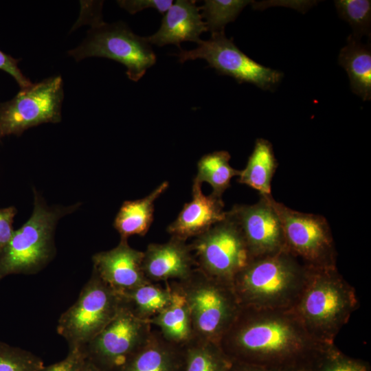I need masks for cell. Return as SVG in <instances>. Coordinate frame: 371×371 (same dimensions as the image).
Wrapping results in <instances>:
<instances>
[{
  "mask_svg": "<svg viewBox=\"0 0 371 371\" xmlns=\"http://www.w3.org/2000/svg\"><path fill=\"white\" fill-rule=\"evenodd\" d=\"M233 362L311 371L336 347L312 335L291 310L242 308L219 341Z\"/></svg>",
  "mask_w": 371,
  "mask_h": 371,
  "instance_id": "6da1fadb",
  "label": "cell"
},
{
  "mask_svg": "<svg viewBox=\"0 0 371 371\" xmlns=\"http://www.w3.org/2000/svg\"><path fill=\"white\" fill-rule=\"evenodd\" d=\"M309 269L287 250L253 259L234 278L242 308L291 310L306 283Z\"/></svg>",
  "mask_w": 371,
  "mask_h": 371,
  "instance_id": "7a4b0ae2",
  "label": "cell"
},
{
  "mask_svg": "<svg viewBox=\"0 0 371 371\" xmlns=\"http://www.w3.org/2000/svg\"><path fill=\"white\" fill-rule=\"evenodd\" d=\"M359 306L355 288L336 267L309 269L305 286L291 310L315 338L334 344L336 336Z\"/></svg>",
  "mask_w": 371,
  "mask_h": 371,
  "instance_id": "3957f363",
  "label": "cell"
},
{
  "mask_svg": "<svg viewBox=\"0 0 371 371\" xmlns=\"http://www.w3.org/2000/svg\"><path fill=\"white\" fill-rule=\"evenodd\" d=\"M34 210L30 218L14 231L0 252V281L11 274L36 273L54 257V232L58 221L76 210L69 207H49L34 190Z\"/></svg>",
  "mask_w": 371,
  "mask_h": 371,
  "instance_id": "277c9868",
  "label": "cell"
},
{
  "mask_svg": "<svg viewBox=\"0 0 371 371\" xmlns=\"http://www.w3.org/2000/svg\"><path fill=\"white\" fill-rule=\"evenodd\" d=\"M187 300L195 337L219 344L242 307L232 286L197 267L177 281Z\"/></svg>",
  "mask_w": 371,
  "mask_h": 371,
  "instance_id": "5b68a950",
  "label": "cell"
},
{
  "mask_svg": "<svg viewBox=\"0 0 371 371\" xmlns=\"http://www.w3.org/2000/svg\"><path fill=\"white\" fill-rule=\"evenodd\" d=\"M122 296L92 271L76 301L60 317L57 332L67 342L69 350H82L116 316Z\"/></svg>",
  "mask_w": 371,
  "mask_h": 371,
  "instance_id": "8992f818",
  "label": "cell"
},
{
  "mask_svg": "<svg viewBox=\"0 0 371 371\" xmlns=\"http://www.w3.org/2000/svg\"><path fill=\"white\" fill-rule=\"evenodd\" d=\"M68 54L77 62L89 57L117 61L126 67L128 78L134 82L156 63V55L146 37L136 35L121 21H102L91 26L84 41Z\"/></svg>",
  "mask_w": 371,
  "mask_h": 371,
  "instance_id": "52a82bcc",
  "label": "cell"
},
{
  "mask_svg": "<svg viewBox=\"0 0 371 371\" xmlns=\"http://www.w3.org/2000/svg\"><path fill=\"white\" fill-rule=\"evenodd\" d=\"M272 204L289 252L311 269L337 267L336 247L324 216L294 210L273 198Z\"/></svg>",
  "mask_w": 371,
  "mask_h": 371,
  "instance_id": "ba28073f",
  "label": "cell"
},
{
  "mask_svg": "<svg viewBox=\"0 0 371 371\" xmlns=\"http://www.w3.org/2000/svg\"><path fill=\"white\" fill-rule=\"evenodd\" d=\"M190 245L199 269L230 284L254 259L239 226L228 211L223 221Z\"/></svg>",
  "mask_w": 371,
  "mask_h": 371,
  "instance_id": "9c48e42d",
  "label": "cell"
},
{
  "mask_svg": "<svg viewBox=\"0 0 371 371\" xmlns=\"http://www.w3.org/2000/svg\"><path fill=\"white\" fill-rule=\"evenodd\" d=\"M63 98V79L54 76L32 83L12 100L0 103V142L43 123L60 122Z\"/></svg>",
  "mask_w": 371,
  "mask_h": 371,
  "instance_id": "30bf717a",
  "label": "cell"
},
{
  "mask_svg": "<svg viewBox=\"0 0 371 371\" xmlns=\"http://www.w3.org/2000/svg\"><path fill=\"white\" fill-rule=\"evenodd\" d=\"M153 326L124 304L116 316L82 349L85 357L104 371H121L148 339Z\"/></svg>",
  "mask_w": 371,
  "mask_h": 371,
  "instance_id": "8fae6325",
  "label": "cell"
},
{
  "mask_svg": "<svg viewBox=\"0 0 371 371\" xmlns=\"http://www.w3.org/2000/svg\"><path fill=\"white\" fill-rule=\"evenodd\" d=\"M176 56L181 63L204 59L218 74L231 76L238 83L253 84L262 90H274L283 78L281 71L267 67L244 54L225 32L213 34L209 40L197 43L196 48L181 49Z\"/></svg>",
  "mask_w": 371,
  "mask_h": 371,
  "instance_id": "7c38bea8",
  "label": "cell"
},
{
  "mask_svg": "<svg viewBox=\"0 0 371 371\" xmlns=\"http://www.w3.org/2000/svg\"><path fill=\"white\" fill-rule=\"evenodd\" d=\"M272 199L271 194L261 195L254 204H237L228 211L239 226L254 259L286 250Z\"/></svg>",
  "mask_w": 371,
  "mask_h": 371,
  "instance_id": "4fadbf2b",
  "label": "cell"
},
{
  "mask_svg": "<svg viewBox=\"0 0 371 371\" xmlns=\"http://www.w3.org/2000/svg\"><path fill=\"white\" fill-rule=\"evenodd\" d=\"M144 251L132 248L121 239L114 248L95 254L93 271L120 295L150 281L143 271Z\"/></svg>",
  "mask_w": 371,
  "mask_h": 371,
  "instance_id": "5bb4252c",
  "label": "cell"
},
{
  "mask_svg": "<svg viewBox=\"0 0 371 371\" xmlns=\"http://www.w3.org/2000/svg\"><path fill=\"white\" fill-rule=\"evenodd\" d=\"M143 271L152 282L183 281L196 263L190 244L175 237L164 243H150L144 251Z\"/></svg>",
  "mask_w": 371,
  "mask_h": 371,
  "instance_id": "9a60e30c",
  "label": "cell"
},
{
  "mask_svg": "<svg viewBox=\"0 0 371 371\" xmlns=\"http://www.w3.org/2000/svg\"><path fill=\"white\" fill-rule=\"evenodd\" d=\"M192 199L184 204L176 219L167 227L171 237L187 240L207 232L227 215L221 197L205 195L201 184L193 180Z\"/></svg>",
  "mask_w": 371,
  "mask_h": 371,
  "instance_id": "2e32d148",
  "label": "cell"
},
{
  "mask_svg": "<svg viewBox=\"0 0 371 371\" xmlns=\"http://www.w3.org/2000/svg\"><path fill=\"white\" fill-rule=\"evenodd\" d=\"M192 0H177L164 14L161 26L153 35L146 36L148 43L159 47L177 45L191 41L199 43L201 34L207 31L200 8Z\"/></svg>",
  "mask_w": 371,
  "mask_h": 371,
  "instance_id": "e0dca14e",
  "label": "cell"
},
{
  "mask_svg": "<svg viewBox=\"0 0 371 371\" xmlns=\"http://www.w3.org/2000/svg\"><path fill=\"white\" fill-rule=\"evenodd\" d=\"M185 346L166 340L158 329L121 371H183Z\"/></svg>",
  "mask_w": 371,
  "mask_h": 371,
  "instance_id": "ac0fdd59",
  "label": "cell"
},
{
  "mask_svg": "<svg viewBox=\"0 0 371 371\" xmlns=\"http://www.w3.org/2000/svg\"><path fill=\"white\" fill-rule=\"evenodd\" d=\"M168 283L171 289L170 303L149 322L166 340L183 347L195 338L190 309L178 282Z\"/></svg>",
  "mask_w": 371,
  "mask_h": 371,
  "instance_id": "d6986e66",
  "label": "cell"
},
{
  "mask_svg": "<svg viewBox=\"0 0 371 371\" xmlns=\"http://www.w3.org/2000/svg\"><path fill=\"white\" fill-rule=\"evenodd\" d=\"M168 181L162 182L146 196L125 201L115 216L113 227L121 239L138 235L144 236L153 221L155 201L168 189Z\"/></svg>",
  "mask_w": 371,
  "mask_h": 371,
  "instance_id": "ffe728a7",
  "label": "cell"
},
{
  "mask_svg": "<svg viewBox=\"0 0 371 371\" xmlns=\"http://www.w3.org/2000/svg\"><path fill=\"white\" fill-rule=\"evenodd\" d=\"M339 64L348 74L351 90L363 100L371 99V49L350 35L347 44L340 50Z\"/></svg>",
  "mask_w": 371,
  "mask_h": 371,
  "instance_id": "44dd1931",
  "label": "cell"
},
{
  "mask_svg": "<svg viewBox=\"0 0 371 371\" xmlns=\"http://www.w3.org/2000/svg\"><path fill=\"white\" fill-rule=\"evenodd\" d=\"M278 166L271 143L258 138L246 166L240 172L238 182L258 191L260 196L271 195V181Z\"/></svg>",
  "mask_w": 371,
  "mask_h": 371,
  "instance_id": "7402d4cb",
  "label": "cell"
},
{
  "mask_svg": "<svg viewBox=\"0 0 371 371\" xmlns=\"http://www.w3.org/2000/svg\"><path fill=\"white\" fill-rule=\"evenodd\" d=\"M165 284L149 282L121 295L124 305L136 317L149 322L170 303L171 289L168 282Z\"/></svg>",
  "mask_w": 371,
  "mask_h": 371,
  "instance_id": "603a6c76",
  "label": "cell"
},
{
  "mask_svg": "<svg viewBox=\"0 0 371 371\" xmlns=\"http://www.w3.org/2000/svg\"><path fill=\"white\" fill-rule=\"evenodd\" d=\"M231 155L226 150H218L204 155L197 163V172L194 180L202 184L209 183L213 195L222 197L230 186L233 177H238L240 170L231 166Z\"/></svg>",
  "mask_w": 371,
  "mask_h": 371,
  "instance_id": "cb8c5ba5",
  "label": "cell"
},
{
  "mask_svg": "<svg viewBox=\"0 0 371 371\" xmlns=\"http://www.w3.org/2000/svg\"><path fill=\"white\" fill-rule=\"evenodd\" d=\"M232 364L218 344L195 337L185 346L183 371H229Z\"/></svg>",
  "mask_w": 371,
  "mask_h": 371,
  "instance_id": "d4e9b609",
  "label": "cell"
},
{
  "mask_svg": "<svg viewBox=\"0 0 371 371\" xmlns=\"http://www.w3.org/2000/svg\"><path fill=\"white\" fill-rule=\"evenodd\" d=\"M248 0H205L200 8L207 31L211 34L224 32L225 25L234 21L243 8L252 3Z\"/></svg>",
  "mask_w": 371,
  "mask_h": 371,
  "instance_id": "484cf974",
  "label": "cell"
},
{
  "mask_svg": "<svg viewBox=\"0 0 371 371\" xmlns=\"http://www.w3.org/2000/svg\"><path fill=\"white\" fill-rule=\"evenodd\" d=\"M335 5L339 16L352 28L354 37H370L371 1L370 0H337Z\"/></svg>",
  "mask_w": 371,
  "mask_h": 371,
  "instance_id": "4316f807",
  "label": "cell"
},
{
  "mask_svg": "<svg viewBox=\"0 0 371 371\" xmlns=\"http://www.w3.org/2000/svg\"><path fill=\"white\" fill-rule=\"evenodd\" d=\"M44 366L33 353L0 341V371H39Z\"/></svg>",
  "mask_w": 371,
  "mask_h": 371,
  "instance_id": "83f0119b",
  "label": "cell"
},
{
  "mask_svg": "<svg viewBox=\"0 0 371 371\" xmlns=\"http://www.w3.org/2000/svg\"><path fill=\"white\" fill-rule=\"evenodd\" d=\"M368 361L348 356L335 347L311 371H370Z\"/></svg>",
  "mask_w": 371,
  "mask_h": 371,
  "instance_id": "f1b7e54d",
  "label": "cell"
},
{
  "mask_svg": "<svg viewBox=\"0 0 371 371\" xmlns=\"http://www.w3.org/2000/svg\"><path fill=\"white\" fill-rule=\"evenodd\" d=\"M118 5L131 14L144 9H155L161 14H165L173 3L172 0H122Z\"/></svg>",
  "mask_w": 371,
  "mask_h": 371,
  "instance_id": "f546056e",
  "label": "cell"
},
{
  "mask_svg": "<svg viewBox=\"0 0 371 371\" xmlns=\"http://www.w3.org/2000/svg\"><path fill=\"white\" fill-rule=\"evenodd\" d=\"M20 60L21 59L14 58L0 50V69L11 75L23 89L29 87L32 83L19 68L18 63Z\"/></svg>",
  "mask_w": 371,
  "mask_h": 371,
  "instance_id": "4dcf8cb0",
  "label": "cell"
},
{
  "mask_svg": "<svg viewBox=\"0 0 371 371\" xmlns=\"http://www.w3.org/2000/svg\"><path fill=\"white\" fill-rule=\"evenodd\" d=\"M17 210L14 206L0 208V252L13 235L14 231L12 225Z\"/></svg>",
  "mask_w": 371,
  "mask_h": 371,
  "instance_id": "1f68e13d",
  "label": "cell"
},
{
  "mask_svg": "<svg viewBox=\"0 0 371 371\" xmlns=\"http://www.w3.org/2000/svg\"><path fill=\"white\" fill-rule=\"evenodd\" d=\"M84 359L82 350L70 349L64 359L47 367L44 366L39 371H76Z\"/></svg>",
  "mask_w": 371,
  "mask_h": 371,
  "instance_id": "d6a6232c",
  "label": "cell"
},
{
  "mask_svg": "<svg viewBox=\"0 0 371 371\" xmlns=\"http://www.w3.org/2000/svg\"><path fill=\"white\" fill-rule=\"evenodd\" d=\"M229 371H289L278 369H272L260 366L233 362V364Z\"/></svg>",
  "mask_w": 371,
  "mask_h": 371,
  "instance_id": "836d02e7",
  "label": "cell"
},
{
  "mask_svg": "<svg viewBox=\"0 0 371 371\" xmlns=\"http://www.w3.org/2000/svg\"><path fill=\"white\" fill-rule=\"evenodd\" d=\"M76 371H104L85 357Z\"/></svg>",
  "mask_w": 371,
  "mask_h": 371,
  "instance_id": "e575fe53",
  "label": "cell"
}]
</instances>
